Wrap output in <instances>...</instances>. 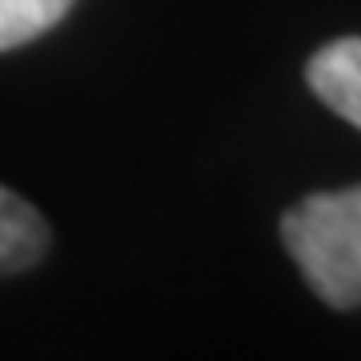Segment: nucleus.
I'll return each instance as SVG.
<instances>
[{"instance_id":"f257e3e1","label":"nucleus","mask_w":361,"mask_h":361,"mask_svg":"<svg viewBox=\"0 0 361 361\" xmlns=\"http://www.w3.org/2000/svg\"><path fill=\"white\" fill-rule=\"evenodd\" d=\"M281 241L325 305L361 310V185L297 201L281 217Z\"/></svg>"},{"instance_id":"f03ea898","label":"nucleus","mask_w":361,"mask_h":361,"mask_svg":"<svg viewBox=\"0 0 361 361\" xmlns=\"http://www.w3.org/2000/svg\"><path fill=\"white\" fill-rule=\"evenodd\" d=\"M305 80L337 116L361 129V37H341L317 49L310 56Z\"/></svg>"},{"instance_id":"7ed1b4c3","label":"nucleus","mask_w":361,"mask_h":361,"mask_svg":"<svg viewBox=\"0 0 361 361\" xmlns=\"http://www.w3.org/2000/svg\"><path fill=\"white\" fill-rule=\"evenodd\" d=\"M49 241H52L49 221L40 217L25 197H16L13 189L0 185V277L32 269L44 257Z\"/></svg>"},{"instance_id":"20e7f679","label":"nucleus","mask_w":361,"mask_h":361,"mask_svg":"<svg viewBox=\"0 0 361 361\" xmlns=\"http://www.w3.org/2000/svg\"><path fill=\"white\" fill-rule=\"evenodd\" d=\"M77 0H0V52L20 49L52 25H61V16Z\"/></svg>"}]
</instances>
